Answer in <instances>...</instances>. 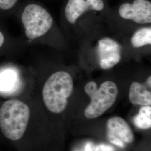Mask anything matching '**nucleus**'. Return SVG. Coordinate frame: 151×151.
I'll return each mask as SVG.
<instances>
[{
    "mask_svg": "<svg viewBox=\"0 0 151 151\" xmlns=\"http://www.w3.org/2000/svg\"><path fill=\"white\" fill-rule=\"evenodd\" d=\"M104 8L103 0H68L65 7V16L70 24H75L87 11H102Z\"/></svg>",
    "mask_w": 151,
    "mask_h": 151,
    "instance_id": "nucleus-8",
    "label": "nucleus"
},
{
    "mask_svg": "<svg viewBox=\"0 0 151 151\" xmlns=\"http://www.w3.org/2000/svg\"><path fill=\"white\" fill-rule=\"evenodd\" d=\"M85 91L91 99V102L85 110L88 119H95L102 115L116 101L118 96L117 85L111 81L104 82L99 88L94 81L87 83Z\"/></svg>",
    "mask_w": 151,
    "mask_h": 151,
    "instance_id": "nucleus-3",
    "label": "nucleus"
},
{
    "mask_svg": "<svg viewBox=\"0 0 151 151\" xmlns=\"http://www.w3.org/2000/svg\"><path fill=\"white\" fill-rule=\"evenodd\" d=\"M151 76H150V77H148V80H147V83H148V85H150V87H151Z\"/></svg>",
    "mask_w": 151,
    "mask_h": 151,
    "instance_id": "nucleus-17",
    "label": "nucleus"
},
{
    "mask_svg": "<svg viewBox=\"0 0 151 151\" xmlns=\"http://www.w3.org/2000/svg\"><path fill=\"white\" fill-rule=\"evenodd\" d=\"M17 81V75L14 70H4L0 73V90L2 91H11L15 86Z\"/></svg>",
    "mask_w": 151,
    "mask_h": 151,
    "instance_id": "nucleus-12",
    "label": "nucleus"
},
{
    "mask_svg": "<svg viewBox=\"0 0 151 151\" xmlns=\"http://www.w3.org/2000/svg\"><path fill=\"white\" fill-rule=\"evenodd\" d=\"M135 126L140 129H148L151 127V107L143 106L133 119Z\"/></svg>",
    "mask_w": 151,
    "mask_h": 151,
    "instance_id": "nucleus-11",
    "label": "nucleus"
},
{
    "mask_svg": "<svg viewBox=\"0 0 151 151\" xmlns=\"http://www.w3.org/2000/svg\"><path fill=\"white\" fill-rule=\"evenodd\" d=\"M94 151H115V149L112 146L100 144L95 147Z\"/></svg>",
    "mask_w": 151,
    "mask_h": 151,
    "instance_id": "nucleus-14",
    "label": "nucleus"
},
{
    "mask_svg": "<svg viewBox=\"0 0 151 151\" xmlns=\"http://www.w3.org/2000/svg\"><path fill=\"white\" fill-rule=\"evenodd\" d=\"M30 111L25 103L10 100L0 108V129L10 140H19L24 135L30 118Z\"/></svg>",
    "mask_w": 151,
    "mask_h": 151,
    "instance_id": "nucleus-1",
    "label": "nucleus"
},
{
    "mask_svg": "<svg viewBox=\"0 0 151 151\" xmlns=\"http://www.w3.org/2000/svg\"><path fill=\"white\" fill-rule=\"evenodd\" d=\"M17 0H0V8L4 10L11 9L16 4Z\"/></svg>",
    "mask_w": 151,
    "mask_h": 151,
    "instance_id": "nucleus-13",
    "label": "nucleus"
},
{
    "mask_svg": "<svg viewBox=\"0 0 151 151\" xmlns=\"http://www.w3.org/2000/svg\"><path fill=\"white\" fill-rule=\"evenodd\" d=\"M95 147L94 146V145L93 144L92 142H88L84 146L83 150L84 151H94Z\"/></svg>",
    "mask_w": 151,
    "mask_h": 151,
    "instance_id": "nucleus-15",
    "label": "nucleus"
},
{
    "mask_svg": "<svg viewBox=\"0 0 151 151\" xmlns=\"http://www.w3.org/2000/svg\"><path fill=\"white\" fill-rule=\"evenodd\" d=\"M108 140L119 147H124L134 140L133 132L124 119L114 116L108 119L106 124Z\"/></svg>",
    "mask_w": 151,
    "mask_h": 151,
    "instance_id": "nucleus-7",
    "label": "nucleus"
},
{
    "mask_svg": "<svg viewBox=\"0 0 151 151\" xmlns=\"http://www.w3.org/2000/svg\"><path fill=\"white\" fill-rule=\"evenodd\" d=\"M120 16L139 24L151 22V3L148 0H134L132 3L125 2L119 8Z\"/></svg>",
    "mask_w": 151,
    "mask_h": 151,
    "instance_id": "nucleus-5",
    "label": "nucleus"
},
{
    "mask_svg": "<svg viewBox=\"0 0 151 151\" xmlns=\"http://www.w3.org/2000/svg\"><path fill=\"white\" fill-rule=\"evenodd\" d=\"M131 44L136 48L151 44V27H145L137 30L131 38Z\"/></svg>",
    "mask_w": 151,
    "mask_h": 151,
    "instance_id": "nucleus-10",
    "label": "nucleus"
},
{
    "mask_svg": "<svg viewBox=\"0 0 151 151\" xmlns=\"http://www.w3.org/2000/svg\"><path fill=\"white\" fill-rule=\"evenodd\" d=\"M73 151H84L83 148H82V149H80V148H76Z\"/></svg>",
    "mask_w": 151,
    "mask_h": 151,
    "instance_id": "nucleus-18",
    "label": "nucleus"
},
{
    "mask_svg": "<svg viewBox=\"0 0 151 151\" xmlns=\"http://www.w3.org/2000/svg\"><path fill=\"white\" fill-rule=\"evenodd\" d=\"M73 91V81L69 73L58 71L53 73L43 88V99L46 108L53 113H61L67 107Z\"/></svg>",
    "mask_w": 151,
    "mask_h": 151,
    "instance_id": "nucleus-2",
    "label": "nucleus"
},
{
    "mask_svg": "<svg viewBox=\"0 0 151 151\" xmlns=\"http://www.w3.org/2000/svg\"><path fill=\"white\" fill-rule=\"evenodd\" d=\"M4 43V37L2 33L0 32V47L3 45Z\"/></svg>",
    "mask_w": 151,
    "mask_h": 151,
    "instance_id": "nucleus-16",
    "label": "nucleus"
},
{
    "mask_svg": "<svg viewBox=\"0 0 151 151\" xmlns=\"http://www.w3.org/2000/svg\"><path fill=\"white\" fill-rule=\"evenodd\" d=\"M130 101L133 105L151 106V91L146 86L138 82H133L130 86L129 92Z\"/></svg>",
    "mask_w": 151,
    "mask_h": 151,
    "instance_id": "nucleus-9",
    "label": "nucleus"
},
{
    "mask_svg": "<svg viewBox=\"0 0 151 151\" xmlns=\"http://www.w3.org/2000/svg\"><path fill=\"white\" fill-rule=\"evenodd\" d=\"M22 20L25 34L30 39L42 37L48 32L53 24V17L48 11L37 4H30L25 7Z\"/></svg>",
    "mask_w": 151,
    "mask_h": 151,
    "instance_id": "nucleus-4",
    "label": "nucleus"
},
{
    "mask_svg": "<svg viewBox=\"0 0 151 151\" xmlns=\"http://www.w3.org/2000/svg\"><path fill=\"white\" fill-rule=\"evenodd\" d=\"M97 53L99 65L105 70L113 68L122 60V48L111 38H104L99 40Z\"/></svg>",
    "mask_w": 151,
    "mask_h": 151,
    "instance_id": "nucleus-6",
    "label": "nucleus"
}]
</instances>
